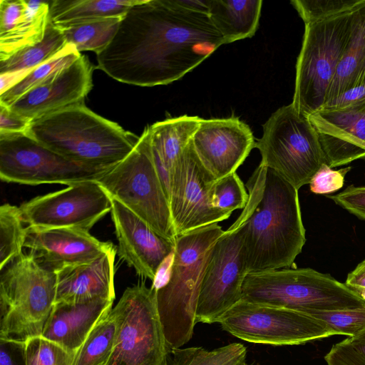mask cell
I'll return each mask as SVG.
<instances>
[{
	"mask_svg": "<svg viewBox=\"0 0 365 365\" xmlns=\"http://www.w3.org/2000/svg\"><path fill=\"white\" fill-rule=\"evenodd\" d=\"M225 44L208 14L175 0H140L122 17L96 68L138 86L167 85L192 71Z\"/></svg>",
	"mask_w": 365,
	"mask_h": 365,
	"instance_id": "6da1fadb",
	"label": "cell"
},
{
	"mask_svg": "<svg viewBox=\"0 0 365 365\" xmlns=\"http://www.w3.org/2000/svg\"><path fill=\"white\" fill-rule=\"evenodd\" d=\"M246 187L248 201L235 222L248 273L291 267L306 242L299 190L260 163Z\"/></svg>",
	"mask_w": 365,
	"mask_h": 365,
	"instance_id": "7a4b0ae2",
	"label": "cell"
},
{
	"mask_svg": "<svg viewBox=\"0 0 365 365\" xmlns=\"http://www.w3.org/2000/svg\"><path fill=\"white\" fill-rule=\"evenodd\" d=\"M224 233L215 223L178 235L167 274L152 285L168 350L192 338L205 267L213 245Z\"/></svg>",
	"mask_w": 365,
	"mask_h": 365,
	"instance_id": "3957f363",
	"label": "cell"
},
{
	"mask_svg": "<svg viewBox=\"0 0 365 365\" xmlns=\"http://www.w3.org/2000/svg\"><path fill=\"white\" fill-rule=\"evenodd\" d=\"M26 133L72 161L110 167L121 162L140 138L84 103L31 120Z\"/></svg>",
	"mask_w": 365,
	"mask_h": 365,
	"instance_id": "277c9868",
	"label": "cell"
},
{
	"mask_svg": "<svg viewBox=\"0 0 365 365\" xmlns=\"http://www.w3.org/2000/svg\"><path fill=\"white\" fill-rule=\"evenodd\" d=\"M242 299L305 314L365 306V300L345 283L310 268L249 272L242 284Z\"/></svg>",
	"mask_w": 365,
	"mask_h": 365,
	"instance_id": "5b68a950",
	"label": "cell"
},
{
	"mask_svg": "<svg viewBox=\"0 0 365 365\" xmlns=\"http://www.w3.org/2000/svg\"><path fill=\"white\" fill-rule=\"evenodd\" d=\"M56 272L23 252L1 270L0 339L41 336L55 303Z\"/></svg>",
	"mask_w": 365,
	"mask_h": 365,
	"instance_id": "8992f818",
	"label": "cell"
},
{
	"mask_svg": "<svg viewBox=\"0 0 365 365\" xmlns=\"http://www.w3.org/2000/svg\"><path fill=\"white\" fill-rule=\"evenodd\" d=\"M352 11L353 9L305 24L291 103L307 116L324 106L329 86L349 41Z\"/></svg>",
	"mask_w": 365,
	"mask_h": 365,
	"instance_id": "52a82bcc",
	"label": "cell"
},
{
	"mask_svg": "<svg viewBox=\"0 0 365 365\" xmlns=\"http://www.w3.org/2000/svg\"><path fill=\"white\" fill-rule=\"evenodd\" d=\"M98 182L154 231L175 242L170 202L153 161L149 126L133 150Z\"/></svg>",
	"mask_w": 365,
	"mask_h": 365,
	"instance_id": "ba28073f",
	"label": "cell"
},
{
	"mask_svg": "<svg viewBox=\"0 0 365 365\" xmlns=\"http://www.w3.org/2000/svg\"><path fill=\"white\" fill-rule=\"evenodd\" d=\"M255 148L261 154L260 164L274 170L297 190L309 184L327 163L317 132L308 116L292 103L271 115Z\"/></svg>",
	"mask_w": 365,
	"mask_h": 365,
	"instance_id": "9c48e42d",
	"label": "cell"
},
{
	"mask_svg": "<svg viewBox=\"0 0 365 365\" xmlns=\"http://www.w3.org/2000/svg\"><path fill=\"white\" fill-rule=\"evenodd\" d=\"M113 309L118 333L104 365H166L168 348L155 289L144 284L128 287Z\"/></svg>",
	"mask_w": 365,
	"mask_h": 365,
	"instance_id": "30bf717a",
	"label": "cell"
},
{
	"mask_svg": "<svg viewBox=\"0 0 365 365\" xmlns=\"http://www.w3.org/2000/svg\"><path fill=\"white\" fill-rule=\"evenodd\" d=\"M114 166L72 161L26 133H0V178L6 182L67 185L98 180Z\"/></svg>",
	"mask_w": 365,
	"mask_h": 365,
	"instance_id": "8fae6325",
	"label": "cell"
},
{
	"mask_svg": "<svg viewBox=\"0 0 365 365\" xmlns=\"http://www.w3.org/2000/svg\"><path fill=\"white\" fill-rule=\"evenodd\" d=\"M217 323L232 336L255 344L298 345L335 335L324 322L309 314L242 299Z\"/></svg>",
	"mask_w": 365,
	"mask_h": 365,
	"instance_id": "7c38bea8",
	"label": "cell"
},
{
	"mask_svg": "<svg viewBox=\"0 0 365 365\" xmlns=\"http://www.w3.org/2000/svg\"><path fill=\"white\" fill-rule=\"evenodd\" d=\"M247 274L241 232L235 222L212 247L200 285L195 323L218 322L242 299Z\"/></svg>",
	"mask_w": 365,
	"mask_h": 365,
	"instance_id": "4fadbf2b",
	"label": "cell"
},
{
	"mask_svg": "<svg viewBox=\"0 0 365 365\" xmlns=\"http://www.w3.org/2000/svg\"><path fill=\"white\" fill-rule=\"evenodd\" d=\"M19 209L23 222L29 226L88 232L111 211L112 200L98 180H90L32 198Z\"/></svg>",
	"mask_w": 365,
	"mask_h": 365,
	"instance_id": "5bb4252c",
	"label": "cell"
},
{
	"mask_svg": "<svg viewBox=\"0 0 365 365\" xmlns=\"http://www.w3.org/2000/svg\"><path fill=\"white\" fill-rule=\"evenodd\" d=\"M215 180L190 140L177 161L172 180L170 206L176 236L230 217L232 212L212 205L211 190Z\"/></svg>",
	"mask_w": 365,
	"mask_h": 365,
	"instance_id": "9a60e30c",
	"label": "cell"
},
{
	"mask_svg": "<svg viewBox=\"0 0 365 365\" xmlns=\"http://www.w3.org/2000/svg\"><path fill=\"white\" fill-rule=\"evenodd\" d=\"M191 142L199 160L216 180L236 172L256 143L249 125L234 116L202 118Z\"/></svg>",
	"mask_w": 365,
	"mask_h": 365,
	"instance_id": "2e32d148",
	"label": "cell"
},
{
	"mask_svg": "<svg viewBox=\"0 0 365 365\" xmlns=\"http://www.w3.org/2000/svg\"><path fill=\"white\" fill-rule=\"evenodd\" d=\"M111 217L118 242V255L141 277L153 282L173 255L175 243L111 197Z\"/></svg>",
	"mask_w": 365,
	"mask_h": 365,
	"instance_id": "e0dca14e",
	"label": "cell"
},
{
	"mask_svg": "<svg viewBox=\"0 0 365 365\" xmlns=\"http://www.w3.org/2000/svg\"><path fill=\"white\" fill-rule=\"evenodd\" d=\"M93 70L87 56L81 54L72 64L26 92L8 108L31 121L83 103L93 86Z\"/></svg>",
	"mask_w": 365,
	"mask_h": 365,
	"instance_id": "ac0fdd59",
	"label": "cell"
},
{
	"mask_svg": "<svg viewBox=\"0 0 365 365\" xmlns=\"http://www.w3.org/2000/svg\"><path fill=\"white\" fill-rule=\"evenodd\" d=\"M24 247L42 266L54 271L92 262L114 246L75 228L26 227Z\"/></svg>",
	"mask_w": 365,
	"mask_h": 365,
	"instance_id": "d6986e66",
	"label": "cell"
},
{
	"mask_svg": "<svg viewBox=\"0 0 365 365\" xmlns=\"http://www.w3.org/2000/svg\"><path fill=\"white\" fill-rule=\"evenodd\" d=\"M333 168L365 158V101L308 116Z\"/></svg>",
	"mask_w": 365,
	"mask_h": 365,
	"instance_id": "ffe728a7",
	"label": "cell"
},
{
	"mask_svg": "<svg viewBox=\"0 0 365 365\" xmlns=\"http://www.w3.org/2000/svg\"><path fill=\"white\" fill-rule=\"evenodd\" d=\"M365 101V0L353 9L349 43L322 110L338 109Z\"/></svg>",
	"mask_w": 365,
	"mask_h": 365,
	"instance_id": "44dd1931",
	"label": "cell"
},
{
	"mask_svg": "<svg viewBox=\"0 0 365 365\" xmlns=\"http://www.w3.org/2000/svg\"><path fill=\"white\" fill-rule=\"evenodd\" d=\"M49 10L50 1H0V61L43 40Z\"/></svg>",
	"mask_w": 365,
	"mask_h": 365,
	"instance_id": "7402d4cb",
	"label": "cell"
},
{
	"mask_svg": "<svg viewBox=\"0 0 365 365\" xmlns=\"http://www.w3.org/2000/svg\"><path fill=\"white\" fill-rule=\"evenodd\" d=\"M117 249L95 260L64 267L56 272L55 303H75L97 298L114 300V275Z\"/></svg>",
	"mask_w": 365,
	"mask_h": 365,
	"instance_id": "603a6c76",
	"label": "cell"
},
{
	"mask_svg": "<svg viewBox=\"0 0 365 365\" xmlns=\"http://www.w3.org/2000/svg\"><path fill=\"white\" fill-rule=\"evenodd\" d=\"M113 300L54 303L42 336L76 353L96 324L112 309Z\"/></svg>",
	"mask_w": 365,
	"mask_h": 365,
	"instance_id": "cb8c5ba5",
	"label": "cell"
},
{
	"mask_svg": "<svg viewBox=\"0 0 365 365\" xmlns=\"http://www.w3.org/2000/svg\"><path fill=\"white\" fill-rule=\"evenodd\" d=\"M202 120L198 116L185 115L149 126L153 161L169 202L177 161Z\"/></svg>",
	"mask_w": 365,
	"mask_h": 365,
	"instance_id": "d4e9b609",
	"label": "cell"
},
{
	"mask_svg": "<svg viewBox=\"0 0 365 365\" xmlns=\"http://www.w3.org/2000/svg\"><path fill=\"white\" fill-rule=\"evenodd\" d=\"M262 4V0H210L208 16L227 44L255 35Z\"/></svg>",
	"mask_w": 365,
	"mask_h": 365,
	"instance_id": "484cf974",
	"label": "cell"
},
{
	"mask_svg": "<svg viewBox=\"0 0 365 365\" xmlns=\"http://www.w3.org/2000/svg\"><path fill=\"white\" fill-rule=\"evenodd\" d=\"M140 0H53L49 17L58 28L93 20L123 16Z\"/></svg>",
	"mask_w": 365,
	"mask_h": 365,
	"instance_id": "4316f807",
	"label": "cell"
},
{
	"mask_svg": "<svg viewBox=\"0 0 365 365\" xmlns=\"http://www.w3.org/2000/svg\"><path fill=\"white\" fill-rule=\"evenodd\" d=\"M66 44L61 31L53 25L49 17L43 40L0 61V74L31 71L56 56Z\"/></svg>",
	"mask_w": 365,
	"mask_h": 365,
	"instance_id": "83f0119b",
	"label": "cell"
},
{
	"mask_svg": "<svg viewBox=\"0 0 365 365\" xmlns=\"http://www.w3.org/2000/svg\"><path fill=\"white\" fill-rule=\"evenodd\" d=\"M118 327V317L112 309L91 330L75 354L72 365H104L113 351Z\"/></svg>",
	"mask_w": 365,
	"mask_h": 365,
	"instance_id": "f1b7e54d",
	"label": "cell"
},
{
	"mask_svg": "<svg viewBox=\"0 0 365 365\" xmlns=\"http://www.w3.org/2000/svg\"><path fill=\"white\" fill-rule=\"evenodd\" d=\"M122 17H108L58 28L67 43L73 45L78 52L92 51L98 53L111 41Z\"/></svg>",
	"mask_w": 365,
	"mask_h": 365,
	"instance_id": "f546056e",
	"label": "cell"
},
{
	"mask_svg": "<svg viewBox=\"0 0 365 365\" xmlns=\"http://www.w3.org/2000/svg\"><path fill=\"white\" fill-rule=\"evenodd\" d=\"M247 349L232 343L208 351L202 347L174 348L168 350L166 365H243Z\"/></svg>",
	"mask_w": 365,
	"mask_h": 365,
	"instance_id": "4dcf8cb0",
	"label": "cell"
},
{
	"mask_svg": "<svg viewBox=\"0 0 365 365\" xmlns=\"http://www.w3.org/2000/svg\"><path fill=\"white\" fill-rule=\"evenodd\" d=\"M81 53L71 43L46 62L31 71L19 82L0 94V105L9 107L21 96L75 62Z\"/></svg>",
	"mask_w": 365,
	"mask_h": 365,
	"instance_id": "1f68e13d",
	"label": "cell"
},
{
	"mask_svg": "<svg viewBox=\"0 0 365 365\" xmlns=\"http://www.w3.org/2000/svg\"><path fill=\"white\" fill-rule=\"evenodd\" d=\"M19 207L9 203L0 207V270L22 253L26 227Z\"/></svg>",
	"mask_w": 365,
	"mask_h": 365,
	"instance_id": "d6a6232c",
	"label": "cell"
},
{
	"mask_svg": "<svg viewBox=\"0 0 365 365\" xmlns=\"http://www.w3.org/2000/svg\"><path fill=\"white\" fill-rule=\"evenodd\" d=\"M75 353L42 336L24 342L25 365H72Z\"/></svg>",
	"mask_w": 365,
	"mask_h": 365,
	"instance_id": "836d02e7",
	"label": "cell"
},
{
	"mask_svg": "<svg viewBox=\"0 0 365 365\" xmlns=\"http://www.w3.org/2000/svg\"><path fill=\"white\" fill-rule=\"evenodd\" d=\"M248 198L249 194L236 172L216 180L212 185L211 199L217 209L230 212L243 210Z\"/></svg>",
	"mask_w": 365,
	"mask_h": 365,
	"instance_id": "e575fe53",
	"label": "cell"
},
{
	"mask_svg": "<svg viewBox=\"0 0 365 365\" xmlns=\"http://www.w3.org/2000/svg\"><path fill=\"white\" fill-rule=\"evenodd\" d=\"M307 314L324 322L335 335L351 337L365 329V306L351 309L317 310Z\"/></svg>",
	"mask_w": 365,
	"mask_h": 365,
	"instance_id": "d590c367",
	"label": "cell"
},
{
	"mask_svg": "<svg viewBox=\"0 0 365 365\" xmlns=\"http://www.w3.org/2000/svg\"><path fill=\"white\" fill-rule=\"evenodd\" d=\"M361 0H293L290 3L305 25L350 11Z\"/></svg>",
	"mask_w": 365,
	"mask_h": 365,
	"instance_id": "8d00e7d4",
	"label": "cell"
},
{
	"mask_svg": "<svg viewBox=\"0 0 365 365\" xmlns=\"http://www.w3.org/2000/svg\"><path fill=\"white\" fill-rule=\"evenodd\" d=\"M351 170V167L333 170L327 163L323 164L312 177L309 187L312 192L326 194L335 192L341 188L344 178Z\"/></svg>",
	"mask_w": 365,
	"mask_h": 365,
	"instance_id": "74e56055",
	"label": "cell"
},
{
	"mask_svg": "<svg viewBox=\"0 0 365 365\" xmlns=\"http://www.w3.org/2000/svg\"><path fill=\"white\" fill-rule=\"evenodd\" d=\"M328 197L350 213L365 220V187L350 185L342 192Z\"/></svg>",
	"mask_w": 365,
	"mask_h": 365,
	"instance_id": "f35d334b",
	"label": "cell"
},
{
	"mask_svg": "<svg viewBox=\"0 0 365 365\" xmlns=\"http://www.w3.org/2000/svg\"><path fill=\"white\" fill-rule=\"evenodd\" d=\"M324 359L327 365H365V357L345 339L333 345Z\"/></svg>",
	"mask_w": 365,
	"mask_h": 365,
	"instance_id": "ab89813d",
	"label": "cell"
},
{
	"mask_svg": "<svg viewBox=\"0 0 365 365\" xmlns=\"http://www.w3.org/2000/svg\"><path fill=\"white\" fill-rule=\"evenodd\" d=\"M31 120L0 105V133H26Z\"/></svg>",
	"mask_w": 365,
	"mask_h": 365,
	"instance_id": "60d3db41",
	"label": "cell"
},
{
	"mask_svg": "<svg viewBox=\"0 0 365 365\" xmlns=\"http://www.w3.org/2000/svg\"><path fill=\"white\" fill-rule=\"evenodd\" d=\"M0 365H25L24 342L0 339Z\"/></svg>",
	"mask_w": 365,
	"mask_h": 365,
	"instance_id": "b9f144b4",
	"label": "cell"
},
{
	"mask_svg": "<svg viewBox=\"0 0 365 365\" xmlns=\"http://www.w3.org/2000/svg\"><path fill=\"white\" fill-rule=\"evenodd\" d=\"M345 284L365 300V259L347 275Z\"/></svg>",
	"mask_w": 365,
	"mask_h": 365,
	"instance_id": "7bdbcfd3",
	"label": "cell"
},
{
	"mask_svg": "<svg viewBox=\"0 0 365 365\" xmlns=\"http://www.w3.org/2000/svg\"><path fill=\"white\" fill-rule=\"evenodd\" d=\"M182 7L195 11L208 14L210 0H175Z\"/></svg>",
	"mask_w": 365,
	"mask_h": 365,
	"instance_id": "ee69618b",
	"label": "cell"
},
{
	"mask_svg": "<svg viewBox=\"0 0 365 365\" xmlns=\"http://www.w3.org/2000/svg\"><path fill=\"white\" fill-rule=\"evenodd\" d=\"M345 340L355 351L365 357V329L354 336L345 339Z\"/></svg>",
	"mask_w": 365,
	"mask_h": 365,
	"instance_id": "f6af8a7d",
	"label": "cell"
},
{
	"mask_svg": "<svg viewBox=\"0 0 365 365\" xmlns=\"http://www.w3.org/2000/svg\"><path fill=\"white\" fill-rule=\"evenodd\" d=\"M243 365H254V364H249L245 363Z\"/></svg>",
	"mask_w": 365,
	"mask_h": 365,
	"instance_id": "bcb514c9",
	"label": "cell"
}]
</instances>
